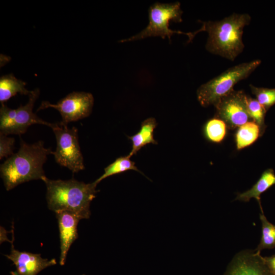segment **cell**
Returning <instances> with one entry per match:
<instances>
[{
	"label": "cell",
	"mask_w": 275,
	"mask_h": 275,
	"mask_svg": "<svg viewBox=\"0 0 275 275\" xmlns=\"http://www.w3.org/2000/svg\"><path fill=\"white\" fill-rule=\"evenodd\" d=\"M275 184V174L273 170L264 171L257 182L249 190L237 195L235 200L249 202L255 198L259 203L261 212H263L261 203V195Z\"/></svg>",
	"instance_id": "obj_14"
},
{
	"label": "cell",
	"mask_w": 275,
	"mask_h": 275,
	"mask_svg": "<svg viewBox=\"0 0 275 275\" xmlns=\"http://www.w3.org/2000/svg\"><path fill=\"white\" fill-rule=\"evenodd\" d=\"M250 87L257 100L266 111L275 104V88L257 87L252 85H250Z\"/></svg>",
	"instance_id": "obj_21"
},
{
	"label": "cell",
	"mask_w": 275,
	"mask_h": 275,
	"mask_svg": "<svg viewBox=\"0 0 275 275\" xmlns=\"http://www.w3.org/2000/svg\"><path fill=\"white\" fill-rule=\"evenodd\" d=\"M15 139L0 133V159L8 158L13 153Z\"/></svg>",
	"instance_id": "obj_23"
},
{
	"label": "cell",
	"mask_w": 275,
	"mask_h": 275,
	"mask_svg": "<svg viewBox=\"0 0 275 275\" xmlns=\"http://www.w3.org/2000/svg\"><path fill=\"white\" fill-rule=\"evenodd\" d=\"M26 83L10 74L1 77L0 102L1 104L9 100L17 93L29 95L31 92L25 88Z\"/></svg>",
	"instance_id": "obj_15"
},
{
	"label": "cell",
	"mask_w": 275,
	"mask_h": 275,
	"mask_svg": "<svg viewBox=\"0 0 275 275\" xmlns=\"http://www.w3.org/2000/svg\"><path fill=\"white\" fill-rule=\"evenodd\" d=\"M46 186L48 208L55 213L68 211L74 213L81 219L89 218L90 204L98 190L94 182L86 183L74 178L68 180H43Z\"/></svg>",
	"instance_id": "obj_3"
},
{
	"label": "cell",
	"mask_w": 275,
	"mask_h": 275,
	"mask_svg": "<svg viewBox=\"0 0 275 275\" xmlns=\"http://www.w3.org/2000/svg\"><path fill=\"white\" fill-rule=\"evenodd\" d=\"M257 59L231 67L219 75L201 85L197 91V98L203 107L214 106L234 90L239 81L246 79L261 64Z\"/></svg>",
	"instance_id": "obj_4"
},
{
	"label": "cell",
	"mask_w": 275,
	"mask_h": 275,
	"mask_svg": "<svg viewBox=\"0 0 275 275\" xmlns=\"http://www.w3.org/2000/svg\"><path fill=\"white\" fill-rule=\"evenodd\" d=\"M246 96L243 91L234 90L223 97L214 105L216 118L232 129L249 122L251 119L246 109Z\"/></svg>",
	"instance_id": "obj_8"
},
{
	"label": "cell",
	"mask_w": 275,
	"mask_h": 275,
	"mask_svg": "<svg viewBox=\"0 0 275 275\" xmlns=\"http://www.w3.org/2000/svg\"><path fill=\"white\" fill-rule=\"evenodd\" d=\"M55 135L57 148L53 154L56 161L70 170L73 173L85 169L84 158L78 142V130L60 123L51 128Z\"/></svg>",
	"instance_id": "obj_6"
},
{
	"label": "cell",
	"mask_w": 275,
	"mask_h": 275,
	"mask_svg": "<svg viewBox=\"0 0 275 275\" xmlns=\"http://www.w3.org/2000/svg\"><path fill=\"white\" fill-rule=\"evenodd\" d=\"M82 275H85V274H82Z\"/></svg>",
	"instance_id": "obj_25"
},
{
	"label": "cell",
	"mask_w": 275,
	"mask_h": 275,
	"mask_svg": "<svg viewBox=\"0 0 275 275\" xmlns=\"http://www.w3.org/2000/svg\"><path fill=\"white\" fill-rule=\"evenodd\" d=\"M5 256L16 267L10 275H37L45 268L57 264L56 259L48 260L42 258L40 254L20 252L15 249L13 244L10 254Z\"/></svg>",
	"instance_id": "obj_9"
},
{
	"label": "cell",
	"mask_w": 275,
	"mask_h": 275,
	"mask_svg": "<svg viewBox=\"0 0 275 275\" xmlns=\"http://www.w3.org/2000/svg\"><path fill=\"white\" fill-rule=\"evenodd\" d=\"M93 104L94 97L92 94L73 92L57 104H52L47 101H42L37 111L48 107L53 108L58 110L61 115V124L67 126L69 122L88 117L92 112Z\"/></svg>",
	"instance_id": "obj_7"
},
{
	"label": "cell",
	"mask_w": 275,
	"mask_h": 275,
	"mask_svg": "<svg viewBox=\"0 0 275 275\" xmlns=\"http://www.w3.org/2000/svg\"><path fill=\"white\" fill-rule=\"evenodd\" d=\"M260 135L259 126L254 121H249L240 126L235 135L236 147L238 150L250 146Z\"/></svg>",
	"instance_id": "obj_16"
},
{
	"label": "cell",
	"mask_w": 275,
	"mask_h": 275,
	"mask_svg": "<svg viewBox=\"0 0 275 275\" xmlns=\"http://www.w3.org/2000/svg\"><path fill=\"white\" fill-rule=\"evenodd\" d=\"M42 141L29 144L22 140L18 151L8 157L0 167L1 176L7 191L33 180H43L46 177L43 168L47 156L53 154Z\"/></svg>",
	"instance_id": "obj_1"
},
{
	"label": "cell",
	"mask_w": 275,
	"mask_h": 275,
	"mask_svg": "<svg viewBox=\"0 0 275 275\" xmlns=\"http://www.w3.org/2000/svg\"><path fill=\"white\" fill-rule=\"evenodd\" d=\"M128 170H134L141 173L135 166V162L131 160L130 157L127 155L119 157L113 162L104 168V173L96 180L94 182L97 184L102 180L108 177L118 174Z\"/></svg>",
	"instance_id": "obj_17"
},
{
	"label": "cell",
	"mask_w": 275,
	"mask_h": 275,
	"mask_svg": "<svg viewBox=\"0 0 275 275\" xmlns=\"http://www.w3.org/2000/svg\"><path fill=\"white\" fill-rule=\"evenodd\" d=\"M251 20L249 14L233 13L220 20L201 21V28L193 34L195 36L201 31L207 32L206 50L233 61L244 48L243 29Z\"/></svg>",
	"instance_id": "obj_2"
},
{
	"label": "cell",
	"mask_w": 275,
	"mask_h": 275,
	"mask_svg": "<svg viewBox=\"0 0 275 275\" xmlns=\"http://www.w3.org/2000/svg\"><path fill=\"white\" fill-rule=\"evenodd\" d=\"M263 258L268 269L275 275V254L270 257H263Z\"/></svg>",
	"instance_id": "obj_24"
},
{
	"label": "cell",
	"mask_w": 275,
	"mask_h": 275,
	"mask_svg": "<svg viewBox=\"0 0 275 275\" xmlns=\"http://www.w3.org/2000/svg\"><path fill=\"white\" fill-rule=\"evenodd\" d=\"M39 93V89L37 88L31 91L29 95L28 103L24 105H20L16 108V115L10 134H23L30 126L35 124L46 125L50 128L53 126L54 123H50L40 119L33 112L35 102Z\"/></svg>",
	"instance_id": "obj_12"
},
{
	"label": "cell",
	"mask_w": 275,
	"mask_h": 275,
	"mask_svg": "<svg viewBox=\"0 0 275 275\" xmlns=\"http://www.w3.org/2000/svg\"><path fill=\"white\" fill-rule=\"evenodd\" d=\"M56 215L60 239V264L64 265L71 245L78 237L77 225L81 219L74 213L68 211L57 212Z\"/></svg>",
	"instance_id": "obj_11"
},
{
	"label": "cell",
	"mask_w": 275,
	"mask_h": 275,
	"mask_svg": "<svg viewBox=\"0 0 275 275\" xmlns=\"http://www.w3.org/2000/svg\"><path fill=\"white\" fill-rule=\"evenodd\" d=\"M245 101L248 113L253 121L259 126L261 136L264 133L266 127L265 117L267 111L256 99L246 95Z\"/></svg>",
	"instance_id": "obj_19"
},
{
	"label": "cell",
	"mask_w": 275,
	"mask_h": 275,
	"mask_svg": "<svg viewBox=\"0 0 275 275\" xmlns=\"http://www.w3.org/2000/svg\"><path fill=\"white\" fill-rule=\"evenodd\" d=\"M227 125L222 120L215 118L209 120L204 126V134L207 139L215 143L221 142L226 133Z\"/></svg>",
	"instance_id": "obj_20"
},
{
	"label": "cell",
	"mask_w": 275,
	"mask_h": 275,
	"mask_svg": "<svg viewBox=\"0 0 275 275\" xmlns=\"http://www.w3.org/2000/svg\"><path fill=\"white\" fill-rule=\"evenodd\" d=\"M183 11L179 2L169 4L155 3L148 10V25L139 33L120 41L121 42L143 39L149 37L159 36L162 39L167 37L171 42V36L174 33L185 34L190 41L195 37L193 33H184L174 31L169 28L170 21L175 22L182 21Z\"/></svg>",
	"instance_id": "obj_5"
},
{
	"label": "cell",
	"mask_w": 275,
	"mask_h": 275,
	"mask_svg": "<svg viewBox=\"0 0 275 275\" xmlns=\"http://www.w3.org/2000/svg\"><path fill=\"white\" fill-rule=\"evenodd\" d=\"M225 275H274L260 253L255 250L238 253L230 264Z\"/></svg>",
	"instance_id": "obj_10"
},
{
	"label": "cell",
	"mask_w": 275,
	"mask_h": 275,
	"mask_svg": "<svg viewBox=\"0 0 275 275\" xmlns=\"http://www.w3.org/2000/svg\"><path fill=\"white\" fill-rule=\"evenodd\" d=\"M16 115V109L8 107L4 103L0 108V133L10 134Z\"/></svg>",
	"instance_id": "obj_22"
},
{
	"label": "cell",
	"mask_w": 275,
	"mask_h": 275,
	"mask_svg": "<svg viewBox=\"0 0 275 275\" xmlns=\"http://www.w3.org/2000/svg\"><path fill=\"white\" fill-rule=\"evenodd\" d=\"M262 225V235L260 243L255 251L258 253L264 249H271L275 247V225L270 223L263 212L260 214Z\"/></svg>",
	"instance_id": "obj_18"
},
{
	"label": "cell",
	"mask_w": 275,
	"mask_h": 275,
	"mask_svg": "<svg viewBox=\"0 0 275 275\" xmlns=\"http://www.w3.org/2000/svg\"><path fill=\"white\" fill-rule=\"evenodd\" d=\"M157 125L155 118H149L142 123L141 128L136 134L128 136L132 142L131 150L127 155L129 157L136 154L142 148L148 144H158L154 139V131Z\"/></svg>",
	"instance_id": "obj_13"
}]
</instances>
